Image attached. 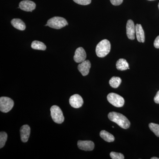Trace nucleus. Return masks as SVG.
Masks as SVG:
<instances>
[{"label":"nucleus","mask_w":159,"mask_h":159,"mask_svg":"<svg viewBox=\"0 0 159 159\" xmlns=\"http://www.w3.org/2000/svg\"><path fill=\"white\" fill-rule=\"evenodd\" d=\"M122 82V80L119 77H113L109 80V84L113 88H117Z\"/></svg>","instance_id":"6ab92c4d"},{"label":"nucleus","mask_w":159,"mask_h":159,"mask_svg":"<svg viewBox=\"0 0 159 159\" xmlns=\"http://www.w3.org/2000/svg\"><path fill=\"white\" fill-rule=\"evenodd\" d=\"M100 136L107 142H111L115 141L114 136L105 130H102L100 132Z\"/></svg>","instance_id":"f3484780"},{"label":"nucleus","mask_w":159,"mask_h":159,"mask_svg":"<svg viewBox=\"0 0 159 159\" xmlns=\"http://www.w3.org/2000/svg\"><path fill=\"white\" fill-rule=\"evenodd\" d=\"M77 146L81 150L90 151L93 150L95 145L94 142L91 141H78Z\"/></svg>","instance_id":"1a4fd4ad"},{"label":"nucleus","mask_w":159,"mask_h":159,"mask_svg":"<svg viewBox=\"0 0 159 159\" xmlns=\"http://www.w3.org/2000/svg\"><path fill=\"white\" fill-rule=\"evenodd\" d=\"M31 129L30 126L28 125H23L20 129V138L22 142L25 143L29 140L30 136Z\"/></svg>","instance_id":"ddd939ff"},{"label":"nucleus","mask_w":159,"mask_h":159,"mask_svg":"<svg viewBox=\"0 0 159 159\" xmlns=\"http://www.w3.org/2000/svg\"><path fill=\"white\" fill-rule=\"evenodd\" d=\"M108 117L111 121L116 123L124 129H127L130 126L129 120L122 114L116 112H111L108 114Z\"/></svg>","instance_id":"f257e3e1"},{"label":"nucleus","mask_w":159,"mask_h":159,"mask_svg":"<svg viewBox=\"0 0 159 159\" xmlns=\"http://www.w3.org/2000/svg\"><path fill=\"white\" fill-rule=\"evenodd\" d=\"M14 101L9 97L0 98V110L4 113H7L11 110L14 106Z\"/></svg>","instance_id":"423d86ee"},{"label":"nucleus","mask_w":159,"mask_h":159,"mask_svg":"<svg viewBox=\"0 0 159 159\" xmlns=\"http://www.w3.org/2000/svg\"><path fill=\"white\" fill-rule=\"evenodd\" d=\"M47 24L50 28L56 29H61L68 25V23L65 19L59 16L51 18L48 21Z\"/></svg>","instance_id":"7ed1b4c3"},{"label":"nucleus","mask_w":159,"mask_h":159,"mask_svg":"<svg viewBox=\"0 0 159 159\" xmlns=\"http://www.w3.org/2000/svg\"><path fill=\"white\" fill-rule=\"evenodd\" d=\"M73 1L79 5L86 6L90 4L92 0H73Z\"/></svg>","instance_id":"5701e85b"},{"label":"nucleus","mask_w":159,"mask_h":159,"mask_svg":"<svg viewBox=\"0 0 159 159\" xmlns=\"http://www.w3.org/2000/svg\"><path fill=\"white\" fill-rule=\"evenodd\" d=\"M51 116L53 121L57 124H61L64 121L62 111L59 107L54 105L51 108Z\"/></svg>","instance_id":"20e7f679"},{"label":"nucleus","mask_w":159,"mask_h":159,"mask_svg":"<svg viewBox=\"0 0 159 159\" xmlns=\"http://www.w3.org/2000/svg\"><path fill=\"white\" fill-rule=\"evenodd\" d=\"M11 24L15 28L20 31H24L26 29L25 24L20 19H13L11 20Z\"/></svg>","instance_id":"2eb2a0df"},{"label":"nucleus","mask_w":159,"mask_h":159,"mask_svg":"<svg viewBox=\"0 0 159 159\" xmlns=\"http://www.w3.org/2000/svg\"><path fill=\"white\" fill-rule=\"evenodd\" d=\"M123 0H110L111 3L115 6H119L123 2Z\"/></svg>","instance_id":"b1692460"},{"label":"nucleus","mask_w":159,"mask_h":159,"mask_svg":"<svg viewBox=\"0 0 159 159\" xmlns=\"http://www.w3.org/2000/svg\"><path fill=\"white\" fill-rule=\"evenodd\" d=\"M111 158L112 159H124V156L122 154L112 152L110 153Z\"/></svg>","instance_id":"4be33fe9"},{"label":"nucleus","mask_w":159,"mask_h":159,"mask_svg":"<svg viewBox=\"0 0 159 159\" xmlns=\"http://www.w3.org/2000/svg\"><path fill=\"white\" fill-rule=\"evenodd\" d=\"M8 135L5 132H1L0 133V148H2L4 146L6 141H7Z\"/></svg>","instance_id":"aec40b11"},{"label":"nucleus","mask_w":159,"mask_h":159,"mask_svg":"<svg viewBox=\"0 0 159 159\" xmlns=\"http://www.w3.org/2000/svg\"><path fill=\"white\" fill-rule=\"evenodd\" d=\"M149 129L157 137H159V125L154 123H149Z\"/></svg>","instance_id":"412c9836"},{"label":"nucleus","mask_w":159,"mask_h":159,"mask_svg":"<svg viewBox=\"0 0 159 159\" xmlns=\"http://www.w3.org/2000/svg\"><path fill=\"white\" fill-rule=\"evenodd\" d=\"M154 46L156 48H159V35L155 40L154 42Z\"/></svg>","instance_id":"393cba45"},{"label":"nucleus","mask_w":159,"mask_h":159,"mask_svg":"<svg viewBox=\"0 0 159 159\" xmlns=\"http://www.w3.org/2000/svg\"><path fill=\"white\" fill-rule=\"evenodd\" d=\"M111 43L107 39H103L97 44L96 52L97 56L99 57H105L111 51Z\"/></svg>","instance_id":"f03ea898"},{"label":"nucleus","mask_w":159,"mask_h":159,"mask_svg":"<svg viewBox=\"0 0 159 159\" xmlns=\"http://www.w3.org/2000/svg\"><path fill=\"white\" fill-rule=\"evenodd\" d=\"M135 34L137 40L140 43H144L145 37V33L142 25L140 24H137L135 25Z\"/></svg>","instance_id":"4468645a"},{"label":"nucleus","mask_w":159,"mask_h":159,"mask_svg":"<svg viewBox=\"0 0 159 159\" xmlns=\"http://www.w3.org/2000/svg\"><path fill=\"white\" fill-rule=\"evenodd\" d=\"M148 1H153V0H148Z\"/></svg>","instance_id":"c756f323"},{"label":"nucleus","mask_w":159,"mask_h":159,"mask_svg":"<svg viewBox=\"0 0 159 159\" xmlns=\"http://www.w3.org/2000/svg\"><path fill=\"white\" fill-rule=\"evenodd\" d=\"M91 64L89 61L85 60L78 66V70L83 76L88 75L91 68Z\"/></svg>","instance_id":"f8f14e48"},{"label":"nucleus","mask_w":159,"mask_h":159,"mask_svg":"<svg viewBox=\"0 0 159 159\" xmlns=\"http://www.w3.org/2000/svg\"><path fill=\"white\" fill-rule=\"evenodd\" d=\"M135 29V26L133 21L131 20H128L126 24V34L129 39H134Z\"/></svg>","instance_id":"9d476101"},{"label":"nucleus","mask_w":159,"mask_h":159,"mask_svg":"<svg viewBox=\"0 0 159 159\" xmlns=\"http://www.w3.org/2000/svg\"><path fill=\"white\" fill-rule=\"evenodd\" d=\"M116 68L117 70L120 71H124L129 69V65L126 60L123 58H120L117 61Z\"/></svg>","instance_id":"dca6fc26"},{"label":"nucleus","mask_w":159,"mask_h":159,"mask_svg":"<svg viewBox=\"0 0 159 159\" xmlns=\"http://www.w3.org/2000/svg\"><path fill=\"white\" fill-rule=\"evenodd\" d=\"M45 26H48V24H46V25Z\"/></svg>","instance_id":"cd10ccee"},{"label":"nucleus","mask_w":159,"mask_h":159,"mask_svg":"<svg viewBox=\"0 0 159 159\" xmlns=\"http://www.w3.org/2000/svg\"><path fill=\"white\" fill-rule=\"evenodd\" d=\"M158 8H159V4H158Z\"/></svg>","instance_id":"c85d7f7f"},{"label":"nucleus","mask_w":159,"mask_h":159,"mask_svg":"<svg viewBox=\"0 0 159 159\" xmlns=\"http://www.w3.org/2000/svg\"><path fill=\"white\" fill-rule=\"evenodd\" d=\"M151 159H159V158L156 157H152Z\"/></svg>","instance_id":"bb28decb"},{"label":"nucleus","mask_w":159,"mask_h":159,"mask_svg":"<svg viewBox=\"0 0 159 159\" xmlns=\"http://www.w3.org/2000/svg\"><path fill=\"white\" fill-rule=\"evenodd\" d=\"M107 99L111 104L117 107H122L125 102V100L123 97L115 93L109 94L107 96Z\"/></svg>","instance_id":"39448f33"},{"label":"nucleus","mask_w":159,"mask_h":159,"mask_svg":"<svg viewBox=\"0 0 159 159\" xmlns=\"http://www.w3.org/2000/svg\"><path fill=\"white\" fill-rule=\"evenodd\" d=\"M154 102H156V103H158L159 104V90L158 91L155 97H154Z\"/></svg>","instance_id":"a878e982"},{"label":"nucleus","mask_w":159,"mask_h":159,"mask_svg":"<svg viewBox=\"0 0 159 159\" xmlns=\"http://www.w3.org/2000/svg\"><path fill=\"white\" fill-rule=\"evenodd\" d=\"M20 9L26 11H31L35 9L36 5L34 2L29 0L21 1L19 4Z\"/></svg>","instance_id":"9b49d317"},{"label":"nucleus","mask_w":159,"mask_h":159,"mask_svg":"<svg viewBox=\"0 0 159 159\" xmlns=\"http://www.w3.org/2000/svg\"><path fill=\"white\" fill-rule=\"evenodd\" d=\"M69 102L71 106L75 108H79L81 107L84 103L83 99L81 96L78 94H74L71 96Z\"/></svg>","instance_id":"0eeeda50"},{"label":"nucleus","mask_w":159,"mask_h":159,"mask_svg":"<svg viewBox=\"0 0 159 159\" xmlns=\"http://www.w3.org/2000/svg\"><path fill=\"white\" fill-rule=\"evenodd\" d=\"M31 47L32 49L34 50H42V51H45L47 48V47L44 43L36 40L32 42Z\"/></svg>","instance_id":"a211bd4d"},{"label":"nucleus","mask_w":159,"mask_h":159,"mask_svg":"<svg viewBox=\"0 0 159 159\" xmlns=\"http://www.w3.org/2000/svg\"><path fill=\"white\" fill-rule=\"evenodd\" d=\"M86 57V53L83 48L80 47L76 49L74 57L75 62L80 63L85 60Z\"/></svg>","instance_id":"6e6552de"}]
</instances>
